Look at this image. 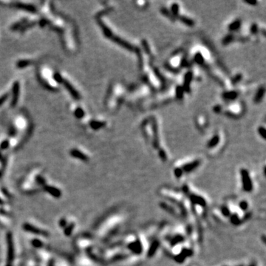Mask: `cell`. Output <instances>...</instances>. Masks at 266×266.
Returning a JSON list of instances; mask_svg holds the SVG:
<instances>
[{"instance_id":"277c9868","label":"cell","mask_w":266,"mask_h":266,"mask_svg":"<svg viewBox=\"0 0 266 266\" xmlns=\"http://www.w3.org/2000/svg\"><path fill=\"white\" fill-rule=\"evenodd\" d=\"M62 84H63L64 86H65V87L66 88L67 90H68V92H70V95H72V97H73L74 99H76V100L81 99L80 93H79V92H78L76 89H75L74 86H73V85H72L68 81L65 80V79H64Z\"/></svg>"},{"instance_id":"8992f818","label":"cell","mask_w":266,"mask_h":266,"mask_svg":"<svg viewBox=\"0 0 266 266\" xmlns=\"http://www.w3.org/2000/svg\"><path fill=\"white\" fill-rule=\"evenodd\" d=\"M70 154L71 156L73 157V158H78V159L81 160V161H84V162H87V161H89V159H88V157L86 156V155H84L83 152H81V151L78 150V149H72V150L70 152Z\"/></svg>"},{"instance_id":"83f0119b","label":"cell","mask_w":266,"mask_h":266,"mask_svg":"<svg viewBox=\"0 0 266 266\" xmlns=\"http://www.w3.org/2000/svg\"><path fill=\"white\" fill-rule=\"evenodd\" d=\"M32 243H33V246H35L36 248H40L42 246V243H41V242L39 240H33Z\"/></svg>"},{"instance_id":"4316f807","label":"cell","mask_w":266,"mask_h":266,"mask_svg":"<svg viewBox=\"0 0 266 266\" xmlns=\"http://www.w3.org/2000/svg\"><path fill=\"white\" fill-rule=\"evenodd\" d=\"M129 248H131V249L134 251L137 252V249H140V243H133V244L131 245V246H129Z\"/></svg>"},{"instance_id":"7a4b0ae2","label":"cell","mask_w":266,"mask_h":266,"mask_svg":"<svg viewBox=\"0 0 266 266\" xmlns=\"http://www.w3.org/2000/svg\"><path fill=\"white\" fill-rule=\"evenodd\" d=\"M241 177L244 190L246 191V192H251L253 189V185H252V182L250 178V176H249V174L246 170H241Z\"/></svg>"},{"instance_id":"ac0fdd59","label":"cell","mask_w":266,"mask_h":266,"mask_svg":"<svg viewBox=\"0 0 266 266\" xmlns=\"http://www.w3.org/2000/svg\"><path fill=\"white\" fill-rule=\"evenodd\" d=\"M223 96L226 99H234L237 96V94L235 92H228L224 94Z\"/></svg>"},{"instance_id":"836d02e7","label":"cell","mask_w":266,"mask_h":266,"mask_svg":"<svg viewBox=\"0 0 266 266\" xmlns=\"http://www.w3.org/2000/svg\"><path fill=\"white\" fill-rule=\"evenodd\" d=\"M36 180H37V182H38V183H39V184L44 185V183H45V180H44V179L43 178V177H39V176H38V177H37Z\"/></svg>"},{"instance_id":"d6986e66","label":"cell","mask_w":266,"mask_h":266,"mask_svg":"<svg viewBox=\"0 0 266 266\" xmlns=\"http://www.w3.org/2000/svg\"><path fill=\"white\" fill-rule=\"evenodd\" d=\"M192 200L194 203H197V204H199V205H204L205 204V200H203L202 198H200V197L194 196L193 198H192Z\"/></svg>"},{"instance_id":"ba28073f","label":"cell","mask_w":266,"mask_h":266,"mask_svg":"<svg viewBox=\"0 0 266 266\" xmlns=\"http://www.w3.org/2000/svg\"><path fill=\"white\" fill-rule=\"evenodd\" d=\"M44 189L47 191L48 193H50L52 196L55 197V198H60L61 195H62V193H61V191L59 190L58 189L56 188L53 187V186H46L44 187Z\"/></svg>"},{"instance_id":"e575fe53","label":"cell","mask_w":266,"mask_h":266,"mask_svg":"<svg viewBox=\"0 0 266 266\" xmlns=\"http://www.w3.org/2000/svg\"><path fill=\"white\" fill-rule=\"evenodd\" d=\"M259 133L262 135V137L263 138H265V128L263 127H260L259 128Z\"/></svg>"},{"instance_id":"484cf974","label":"cell","mask_w":266,"mask_h":266,"mask_svg":"<svg viewBox=\"0 0 266 266\" xmlns=\"http://www.w3.org/2000/svg\"><path fill=\"white\" fill-rule=\"evenodd\" d=\"M8 97H9V93H4V95H1V96L0 97V106L2 105V104H4L6 101H7V99L8 98Z\"/></svg>"},{"instance_id":"d6a6232c","label":"cell","mask_w":266,"mask_h":266,"mask_svg":"<svg viewBox=\"0 0 266 266\" xmlns=\"http://www.w3.org/2000/svg\"><path fill=\"white\" fill-rule=\"evenodd\" d=\"M174 174H175L176 177H180V176L182 175V174H183V171H182L180 169H176L174 170Z\"/></svg>"},{"instance_id":"30bf717a","label":"cell","mask_w":266,"mask_h":266,"mask_svg":"<svg viewBox=\"0 0 266 266\" xmlns=\"http://www.w3.org/2000/svg\"><path fill=\"white\" fill-rule=\"evenodd\" d=\"M105 125H106V124L104 123V122L98 121H90V123H89V126H90V127L92 128V129H95V130H96V129H101V128L104 127Z\"/></svg>"},{"instance_id":"ffe728a7","label":"cell","mask_w":266,"mask_h":266,"mask_svg":"<svg viewBox=\"0 0 266 266\" xmlns=\"http://www.w3.org/2000/svg\"><path fill=\"white\" fill-rule=\"evenodd\" d=\"M53 78H54V80L56 81V82H58V83L59 84H62V82H63L64 81L63 78L62 77V76H61L59 73H54V75H53Z\"/></svg>"},{"instance_id":"4dcf8cb0","label":"cell","mask_w":266,"mask_h":266,"mask_svg":"<svg viewBox=\"0 0 266 266\" xmlns=\"http://www.w3.org/2000/svg\"><path fill=\"white\" fill-rule=\"evenodd\" d=\"M47 22H48V21H47V19H41V20L39 22V26L41 27V28H44V27L47 24Z\"/></svg>"},{"instance_id":"6da1fadb","label":"cell","mask_w":266,"mask_h":266,"mask_svg":"<svg viewBox=\"0 0 266 266\" xmlns=\"http://www.w3.org/2000/svg\"><path fill=\"white\" fill-rule=\"evenodd\" d=\"M7 260L6 266H12L13 259H14V248H13V237L10 233H8L7 235Z\"/></svg>"},{"instance_id":"2e32d148","label":"cell","mask_w":266,"mask_h":266,"mask_svg":"<svg viewBox=\"0 0 266 266\" xmlns=\"http://www.w3.org/2000/svg\"><path fill=\"white\" fill-rule=\"evenodd\" d=\"M240 22L239 20H236L229 25L228 28H229L230 31H235V30L238 29V28H240Z\"/></svg>"},{"instance_id":"4fadbf2b","label":"cell","mask_w":266,"mask_h":266,"mask_svg":"<svg viewBox=\"0 0 266 266\" xmlns=\"http://www.w3.org/2000/svg\"><path fill=\"white\" fill-rule=\"evenodd\" d=\"M31 64H32V62H31L29 60H19L16 63V67L19 69H22L29 66Z\"/></svg>"},{"instance_id":"52a82bcc","label":"cell","mask_w":266,"mask_h":266,"mask_svg":"<svg viewBox=\"0 0 266 266\" xmlns=\"http://www.w3.org/2000/svg\"><path fill=\"white\" fill-rule=\"evenodd\" d=\"M16 7H18L19 9H22V10H25L26 11L30 12V13H36L37 10L36 7L35 6H33V4H23V3H16Z\"/></svg>"},{"instance_id":"603a6c76","label":"cell","mask_w":266,"mask_h":266,"mask_svg":"<svg viewBox=\"0 0 266 266\" xmlns=\"http://www.w3.org/2000/svg\"><path fill=\"white\" fill-rule=\"evenodd\" d=\"M73 228H74V224L73 223V224H70V225H69L68 226H67V228H65V234H66L67 236L70 235V234H71V233H72V231H73Z\"/></svg>"},{"instance_id":"7402d4cb","label":"cell","mask_w":266,"mask_h":266,"mask_svg":"<svg viewBox=\"0 0 266 266\" xmlns=\"http://www.w3.org/2000/svg\"><path fill=\"white\" fill-rule=\"evenodd\" d=\"M9 145H10V143H9L8 140H3V141L1 143V144H0V149H1V150H4V149L8 148Z\"/></svg>"},{"instance_id":"d590c367","label":"cell","mask_w":266,"mask_h":266,"mask_svg":"<svg viewBox=\"0 0 266 266\" xmlns=\"http://www.w3.org/2000/svg\"><path fill=\"white\" fill-rule=\"evenodd\" d=\"M60 224H61V225H62V226H65V225H66V224H67L66 220H65V219H62V220H61V222H60Z\"/></svg>"},{"instance_id":"44dd1931","label":"cell","mask_w":266,"mask_h":266,"mask_svg":"<svg viewBox=\"0 0 266 266\" xmlns=\"http://www.w3.org/2000/svg\"><path fill=\"white\" fill-rule=\"evenodd\" d=\"M180 20L182 21V22H184V23L186 24V25H189V26H192V25H193L194 22H193V21L192 20V19H188V18H186V17H183V16H182V17H180Z\"/></svg>"},{"instance_id":"f35d334b","label":"cell","mask_w":266,"mask_h":266,"mask_svg":"<svg viewBox=\"0 0 266 266\" xmlns=\"http://www.w3.org/2000/svg\"><path fill=\"white\" fill-rule=\"evenodd\" d=\"M2 203H2V201H1V200L0 199V204H2Z\"/></svg>"},{"instance_id":"3957f363","label":"cell","mask_w":266,"mask_h":266,"mask_svg":"<svg viewBox=\"0 0 266 266\" xmlns=\"http://www.w3.org/2000/svg\"><path fill=\"white\" fill-rule=\"evenodd\" d=\"M19 92H20V84L19 81H15L12 87V99L10 102L11 107H14L17 104L18 100L19 97Z\"/></svg>"},{"instance_id":"8d00e7d4","label":"cell","mask_w":266,"mask_h":266,"mask_svg":"<svg viewBox=\"0 0 266 266\" xmlns=\"http://www.w3.org/2000/svg\"><path fill=\"white\" fill-rule=\"evenodd\" d=\"M251 29H252L251 30L252 33H257V26H256V25H253V27H252Z\"/></svg>"},{"instance_id":"d4e9b609","label":"cell","mask_w":266,"mask_h":266,"mask_svg":"<svg viewBox=\"0 0 266 266\" xmlns=\"http://www.w3.org/2000/svg\"><path fill=\"white\" fill-rule=\"evenodd\" d=\"M158 243H155L153 245H152V246H151L150 249H149V254L150 255V256H151V255H153V254L155 253V251L157 250V248H158Z\"/></svg>"},{"instance_id":"f1b7e54d","label":"cell","mask_w":266,"mask_h":266,"mask_svg":"<svg viewBox=\"0 0 266 266\" xmlns=\"http://www.w3.org/2000/svg\"><path fill=\"white\" fill-rule=\"evenodd\" d=\"M232 35H228L226 37H225V39H223V44H227L228 43L231 42V41L232 40Z\"/></svg>"},{"instance_id":"5b68a950","label":"cell","mask_w":266,"mask_h":266,"mask_svg":"<svg viewBox=\"0 0 266 266\" xmlns=\"http://www.w3.org/2000/svg\"><path fill=\"white\" fill-rule=\"evenodd\" d=\"M23 228L26 231L28 232L33 233V234H39V235H44V236H47L48 235V233L46 232L45 231H43V230L39 229V228H36V227L33 226V225H31L29 223H25L23 225Z\"/></svg>"},{"instance_id":"9a60e30c","label":"cell","mask_w":266,"mask_h":266,"mask_svg":"<svg viewBox=\"0 0 266 266\" xmlns=\"http://www.w3.org/2000/svg\"><path fill=\"white\" fill-rule=\"evenodd\" d=\"M74 115L77 118L81 119L84 116V111L83 109L81 108V107H78V108H76V110H75Z\"/></svg>"},{"instance_id":"8fae6325","label":"cell","mask_w":266,"mask_h":266,"mask_svg":"<svg viewBox=\"0 0 266 266\" xmlns=\"http://www.w3.org/2000/svg\"><path fill=\"white\" fill-rule=\"evenodd\" d=\"M198 165H199V161H194V162L191 163V164H188L187 165L185 166L183 170L187 172H190L192 170L196 169L198 166Z\"/></svg>"},{"instance_id":"ab89813d","label":"cell","mask_w":266,"mask_h":266,"mask_svg":"<svg viewBox=\"0 0 266 266\" xmlns=\"http://www.w3.org/2000/svg\"><path fill=\"white\" fill-rule=\"evenodd\" d=\"M1 172H0V177H1Z\"/></svg>"},{"instance_id":"cb8c5ba5","label":"cell","mask_w":266,"mask_h":266,"mask_svg":"<svg viewBox=\"0 0 266 266\" xmlns=\"http://www.w3.org/2000/svg\"><path fill=\"white\" fill-rule=\"evenodd\" d=\"M35 25H36V22H31V23H26L25 25H24L21 28V31H22V32H23V31H25L27 28H31V27L34 26Z\"/></svg>"},{"instance_id":"74e56055","label":"cell","mask_w":266,"mask_h":266,"mask_svg":"<svg viewBox=\"0 0 266 266\" xmlns=\"http://www.w3.org/2000/svg\"><path fill=\"white\" fill-rule=\"evenodd\" d=\"M1 159H2V156H1V153H0V160H1Z\"/></svg>"},{"instance_id":"5bb4252c","label":"cell","mask_w":266,"mask_h":266,"mask_svg":"<svg viewBox=\"0 0 266 266\" xmlns=\"http://www.w3.org/2000/svg\"><path fill=\"white\" fill-rule=\"evenodd\" d=\"M264 93H265V89H264V88L263 87L260 88V89L258 90L256 96H255V98H254L255 102H259V101H260L261 99L262 98V97H263Z\"/></svg>"},{"instance_id":"9c48e42d","label":"cell","mask_w":266,"mask_h":266,"mask_svg":"<svg viewBox=\"0 0 266 266\" xmlns=\"http://www.w3.org/2000/svg\"><path fill=\"white\" fill-rule=\"evenodd\" d=\"M98 25H100V27L102 28L104 36H105L106 37H107V38H112V37H113V33H112L111 31L104 25V22H103L101 20H100V19H98Z\"/></svg>"},{"instance_id":"e0dca14e","label":"cell","mask_w":266,"mask_h":266,"mask_svg":"<svg viewBox=\"0 0 266 266\" xmlns=\"http://www.w3.org/2000/svg\"><path fill=\"white\" fill-rule=\"evenodd\" d=\"M219 137H218L217 135L214 136V137L213 138H212L211 140L209 141V145H208V146H209V147H213V146H216V145L218 143V142H219Z\"/></svg>"},{"instance_id":"1f68e13d","label":"cell","mask_w":266,"mask_h":266,"mask_svg":"<svg viewBox=\"0 0 266 266\" xmlns=\"http://www.w3.org/2000/svg\"><path fill=\"white\" fill-rule=\"evenodd\" d=\"M240 208H241V209H243V210H246V209H247V208H248L247 202L242 201L241 203H240Z\"/></svg>"},{"instance_id":"f546056e","label":"cell","mask_w":266,"mask_h":266,"mask_svg":"<svg viewBox=\"0 0 266 266\" xmlns=\"http://www.w3.org/2000/svg\"><path fill=\"white\" fill-rule=\"evenodd\" d=\"M172 10L173 14L177 15L178 13V5L177 4H174L172 7Z\"/></svg>"},{"instance_id":"7c38bea8","label":"cell","mask_w":266,"mask_h":266,"mask_svg":"<svg viewBox=\"0 0 266 266\" xmlns=\"http://www.w3.org/2000/svg\"><path fill=\"white\" fill-rule=\"evenodd\" d=\"M27 22H28V19H22L20 22H16L15 24H13V25L10 27V29H11L12 31H16V30H18V29H19V28H22L24 25H25Z\"/></svg>"}]
</instances>
